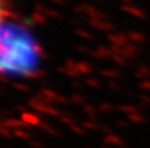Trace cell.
<instances>
[{"label": "cell", "instance_id": "obj_1", "mask_svg": "<svg viewBox=\"0 0 150 148\" xmlns=\"http://www.w3.org/2000/svg\"><path fill=\"white\" fill-rule=\"evenodd\" d=\"M41 47L26 26L17 22L0 24V75L33 76L41 66Z\"/></svg>", "mask_w": 150, "mask_h": 148}]
</instances>
